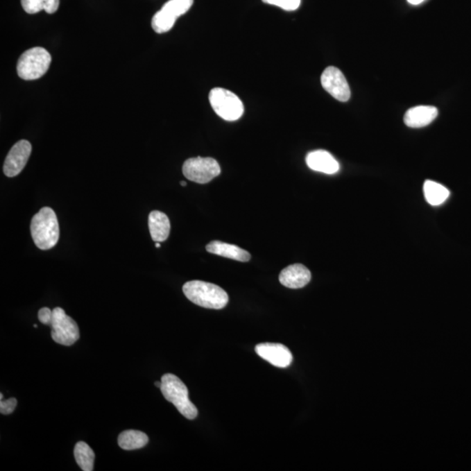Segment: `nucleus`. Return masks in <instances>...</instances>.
<instances>
[{
	"instance_id": "nucleus-1",
	"label": "nucleus",
	"mask_w": 471,
	"mask_h": 471,
	"mask_svg": "<svg viewBox=\"0 0 471 471\" xmlns=\"http://www.w3.org/2000/svg\"><path fill=\"white\" fill-rule=\"evenodd\" d=\"M182 291L192 303L209 309H223L229 302V296L225 290L205 281H189L185 284Z\"/></svg>"
},
{
	"instance_id": "nucleus-6",
	"label": "nucleus",
	"mask_w": 471,
	"mask_h": 471,
	"mask_svg": "<svg viewBox=\"0 0 471 471\" xmlns=\"http://www.w3.org/2000/svg\"><path fill=\"white\" fill-rule=\"evenodd\" d=\"M52 339L58 344L72 345L80 339L79 327L72 318L67 315L65 311L60 307L53 310Z\"/></svg>"
},
{
	"instance_id": "nucleus-21",
	"label": "nucleus",
	"mask_w": 471,
	"mask_h": 471,
	"mask_svg": "<svg viewBox=\"0 0 471 471\" xmlns=\"http://www.w3.org/2000/svg\"><path fill=\"white\" fill-rule=\"evenodd\" d=\"M175 20L176 19L174 17L168 15L167 12L161 9L160 11L155 13L153 19H152V28L157 33H167L174 26Z\"/></svg>"
},
{
	"instance_id": "nucleus-3",
	"label": "nucleus",
	"mask_w": 471,
	"mask_h": 471,
	"mask_svg": "<svg viewBox=\"0 0 471 471\" xmlns=\"http://www.w3.org/2000/svg\"><path fill=\"white\" fill-rule=\"evenodd\" d=\"M161 391L164 398L178 409L185 418L193 420L198 415V410L189 399V391L184 382L172 374L162 377Z\"/></svg>"
},
{
	"instance_id": "nucleus-23",
	"label": "nucleus",
	"mask_w": 471,
	"mask_h": 471,
	"mask_svg": "<svg viewBox=\"0 0 471 471\" xmlns=\"http://www.w3.org/2000/svg\"><path fill=\"white\" fill-rule=\"evenodd\" d=\"M17 400L15 398H10L8 400L0 399V412L2 415L12 414L17 406Z\"/></svg>"
},
{
	"instance_id": "nucleus-22",
	"label": "nucleus",
	"mask_w": 471,
	"mask_h": 471,
	"mask_svg": "<svg viewBox=\"0 0 471 471\" xmlns=\"http://www.w3.org/2000/svg\"><path fill=\"white\" fill-rule=\"evenodd\" d=\"M266 4L279 6L286 11H294L300 8V0H262Z\"/></svg>"
},
{
	"instance_id": "nucleus-28",
	"label": "nucleus",
	"mask_w": 471,
	"mask_h": 471,
	"mask_svg": "<svg viewBox=\"0 0 471 471\" xmlns=\"http://www.w3.org/2000/svg\"><path fill=\"white\" fill-rule=\"evenodd\" d=\"M155 247H157V248H160L161 247L160 243L159 242L155 243Z\"/></svg>"
},
{
	"instance_id": "nucleus-7",
	"label": "nucleus",
	"mask_w": 471,
	"mask_h": 471,
	"mask_svg": "<svg viewBox=\"0 0 471 471\" xmlns=\"http://www.w3.org/2000/svg\"><path fill=\"white\" fill-rule=\"evenodd\" d=\"M182 173L188 180L205 185L220 175L221 168L212 157H193L185 161Z\"/></svg>"
},
{
	"instance_id": "nucleus-19",
	"label": "nucleus",
	"mask_w": 471,
	"mask_h": 471,
	"mask_svg": "<svg viewBox=\"0 0 471 471\" xmlns=\"http://www.w3.org/2000/svg\"><path fill=\"white\" fill-rule=\"evenodd\" d=\"M22 5L25 12L29 15H35L42 10L53 15L59 8L60 0H22Z\"/></svg>"
},
{
	"instance_id": "nucleus-27",
	"label": "nucleus",
	"mask_w": 471,
	"mask_h": 471,
	"mask_svg": "<svg viewBox=\"0 0 471 471\" xmlns=\"http://www.w3.org/2000/svg\"><path fill=\"white\" fill-rule=\"evenodd\" d=\"M180 184H181V185L182 186V187H185V186L187 185V182H184V181H182V182H180Z\"/></svg>"
},
{
	"instance_id": "nucleus-15",
	"label": "nucleus",
	"mask_w": 471,
	"mask_h": 471,
	"mask_svg": "<svg viewBox=\"0 0 471 471\" xmlns=\"http://www.w3.org/2000/svg\"><path fill=\"white\" fill-rule=\"evenodd\" d=\"M206 250H207L208 252L215 254V255L240 261V262H248L250 259V254L246 252V250L221 241H212L209 243L206 246Z\"/></svg>"
},
{
	"instance_id": "nucleus-9",
	"label": "nucleus",
	"mask_w": 471,
	"mask_h": 471,
	"mask_svg": "<svg viewBox=\"0 0 471 471\" xmlns=\"http://www.w3.org/2000/svg\"><path fill=\"white\" fill-rule=\"evenodd\" d=\"M32 153V145L28 141L22 140L9 151L4 164V173L8 178H15L25 168Z\"/></svg>"
},
{
	"instance_id": "nucleus-17",
	"label": "nucleus",
	"mask_w": 471,
	"mask_h": 471,
	"mask_svg": "<svg viewBox=\"0 0 471 471\" xmlns=\"http://www.w3.org/2000/svg\"><path fill=\"white\" fill-rule=\"evenodd\" d=\"M423 192L427 202L433 206L442 205L449 196V189L445 186L429 180L425 182Z\"/></svg>"
},
{
	"instance_id": "nucleus-18",
	"label": "nucleus",
	"mask_w": 471,
	"mask_h": 471,
	"mask_svg": "<svg viewBox=\"0 0 471 471\" xmlns=\"http://www.w3.org/2000/svg\"><path fill=\"white\" fill-rule=\"evenodd\" d=\"M74 457L80 469L84 471L94 470V459L96 455L93 449L86 443L79 442L74 448Z\"/></svg>"
},
{
	"instance_id": "nucleus-12",
	"label": "nucleus",
	"mask_w": 471,
	"mask_h": 471,
	"mask_svg": "<svg viewBox=\"0 0 471 471\" xmlns=\"http://www.w3.org/2000/svg\"><path fill=\"white\" fill-rule=\"evenodd\" d=\"M306 162L308 167L314 171L325 174H335L340 171V164L329 152L326 151H315L307 155Z\"/></svg>"
},
{
	"instance_id": "nucleus-26",
	"label": "nucleus",
	"mask_w": 471,
	"mask_h": 471,
	"mask_svg": "<svg viewBox=\"0 0 471 471\" xmlns=\"http://www.w3.org/2000/svg\"><path fill=\"white\" fill-rule=\"evenodd\" d=\"M155 387H157V388H161V387H162V382H155Z\"/></svg>"
},
{
	"instance_id": "nucleus-20",
	"label": "nucleus",
	"mask_w": 471,
	"mask_h": 471,
	"mask_svg": "<svg viewBox=\"0 0 471 471\" xmlns=\"http://www.w3.org/2000/svg\"><path fill=\"white\" fill-rule=\"evenodd\" d=\"M194 0H169L162 6V11L178 19V17L185 15L191 8Z\"/></svg>"
},
{
	"instance_id": "nucleus-11",
	"label": "nucleus",
	"mask_w": 471,
	"mask_h": 471,
	"mask_svg": "<svg viewBox=\"0 0 471 471\" xmlns=\"http://www.w3.org/2000/svg\"><path fill=\"white\" fill-rule=\"evenodd\" d=\"M311 274L306 266L294 264L287 266L280 274V282L291 289H300L310 282Z\"/></svg>"
},
{
	"instance_id": "nucleus-5",
	"label": "nucleus",
	"mask_w": 471,
	"mask_h": 471,
	"mask_svg": "<svg viewBox=\"0 0 471 471\" xmlns=\"http://www.w3.org/2000/svg\"><path fill=\"white\" fill-rule=\"evenodd\" d=\"M209 103L216 114L223 120H239L243 114V104L235 94L222 87H215L209 92Z\"/></svg>"
},
{
	"instance_id": "nucleus-24",
	"label": "nucleus",
	"mask_w": 471,
	"mask_h": 471,
	"mask_svg": "<svg viewBox=\"0 0 471 471\" xmlns=\"http://www.w3.org/2000/svg\"><path fill=\"white\" fill-rule=\"evenodd\" d=\"M39 320L44 325H51L53 318V311L49 307H43L39 311Z\"/></svg>"
},
{
	"instance_id": "nucleus-13",
	"label": "nucleus",
	"mask_w": 471,
	"mask_h": 471,
	"mask_svg": "<svg viewBox=\"0 0 471 471\" xmlns=\"http://www.w3.org/2000/svg\"><path fill=\"white\" fill-rule=\"evenodd\" d=\"M438 115L437 108L432 106H418L409 108L404 115L406 126L419 128L428 126Z\"/></svg>"
},
{
	"instance_id": "nucleus-10",
	"label": "nucleus",
	"mask_w": 471,
	"mask_h": 471,
	"mask_svg": "<svg viewBox=\"0 0 471 471\" xmlns=\"http://www.w3.org/2000/svg\"><path fill=\"white\" fill-rule=\"evenodd\" d=\"M255 350L261 358L277 368H288L293 362V354L289 349L282 344H259L257 345Z\"/></svg>"
},
{
	"instance_id": "nucleus-14",
	"label": "nucleus",
	"mask_w": 471,
	"mask_h": 471,
	"mask_svg": "<svg viewBox=\"0 0 471 471\" xmlns=\"http://www.w3.org/2000/svg\"><path fill=\"white\" fill-rule=\"evenodd\" d=\"M148 228L155 242H164L171 232V222L164 212L153 211L148 216Z\"/></svg>"
},
{
	"instance_id": "nucleus-2",
	"label": "nucleus",
	"mask_w": 471,
	"mask_h": 471,
	"mask_svg": "<svg viewBox=\"0 0 471 471\" xmlns=\"http://www.w3.org/2000/svg\"><path fill=\"white\" fill-rule=\"evenodd\" d=\"M31 234L33 241L40 250H50L56 246L60 238V227L53 209L44 207L33 216Z\"/></svg>"
},
{
	"instance_id": "nucleus-8",
	"label": "nucleus",
	"mask_w": 471,
	"mask_h": 471,
	"mask_svg": "<svg viewBox=\"0 0 471 471\" xmlns=\"http://www.w3.org/2000/svg\"><path fill=\"white\" fill-rule=\"evenodd\" d=\"M324 89L335 99L345 103L351 96L350 87L344 74L335 67H328L321 76Z\"/></svg>"
},
{
	"instance_id": "nucleus-25",
	"label": "nucleus",
	"mask_w": 471,
	"mask_h": 471,
	"mask_svg": "<svg viewBox=\"0 0 471 471\" xmlns=\"http://www.w3.org/2000/svg\"><path fill=\"white\" fill-rule=\"evenodd\" d=\"M423 1H425V0H408L409 4L415 6L421 4V3H422Z\"/></svg>"
},
{
	"instance_id": "nucleus-4",
	"label": "nucleus",
	"mask_w": 471,
	"mask_h": 471,
	"mask_svg": "<svg viewBox=\"0 0 471 471\" xmlns=\"http://www.w3.org/2000/svg\"><path fill=\"white\" fill-rule=\"evenodd\" d=\"M52 57L43 47H33L26 51L19 57L17 64V72L23 80L40 79L49 69Z\"/></svg>"
},
{
	"instance_id": "nucleus-16",
	"label": "nucleus",
	"mask_w": 471,
	"mask_h": 471,
	"mask_svg": "<svg viewBox=\"0 0 471 471\" xmlns=\"http://www.w3.org/2000/svg\"><path fill=\"white\" fill-rule=\"evenodd\" d=\"M148 443V437L145 433L138 430H126L118 437V445L125 450H134L144 448Z\"/></svg>"
}]
</instances>
